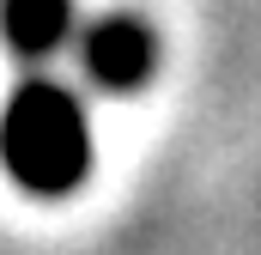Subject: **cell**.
Here are the masks:
<instances>
[{
    "mask_svg": "<svg viewBox=\"0 0 261 255\" xmlns=\"http://www.w3.org/2000/svg\"><path fill=\"white\" fill-rule=\"evenodd\" d=\"M0 37L31 67L55 61L73 43V0H0Z\"/></svg>",
    "mask_w": 261,
    "mask_h": 255,
    "instance_id": "3957f363",
    "label": "cell"
},
{
    "mask_svg": "<svg viewBox=\"0 0 261 255\" xmlns=\"http://www.w3.org/2000/svg\"><path fill=\"white\" fill-rule=\"evenodd\" d=\"M0 164L24 194L61 200L91 176V122L55 79H24L0 110Z\"/></svg>",
    "mask_w": 261,
    "mask_h": 255,
    "instance_id": "6da1fadb",
    "label": "cell"
},
{
    "mask_svg": "<svg viewBox=\"0 0 261 255\" xmlns=\"http://www.w3.org/2000/svg\"><path fill=\"white\" fill-rule=\"evenodd\" d=\"M73 49H79V73H85L91 85H103V91H140V85L152 79V67H158V37H152V24L134 18V12H103V18H91V24L73 37Z\"/></svg>",
    "mask_w": 261,
    "mask_h": 255,
    "instance_id": "7a4b0ae2",
    "label": "cell"
}]
</instances>
